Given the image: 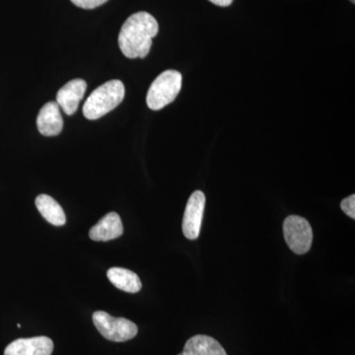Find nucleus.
Here are the masks:
<instances>
[{
  "label": "nucleus",
  "instance_id": "17",
  "mask_svg": "<svg viewBox=\"0 0 355 355\" xmlns=\"http://www.w3.org/2000/svg\"><path fill=\"white\" fill-rule=\"evenodd\" d=\"M350 2H352V3H355V0H349Z\"/></svg>",
  "mask_w": 355,
  "mask_h": 355
},
{
  "label": "nucleus",
  "instance_id": "14",
  "mask_svg": "<svg viewBox=\"0 0 355 355\" xmlns=\"http://www.w3.org/2000/svg\"><path fill=\"white\" fill-rule=\"evenodd\" d=\"M340 209L343 211L349 216L350 218H355V196H349V198H345L340 202Z\"/></svg>",
  "mask_w": 355,
  "mask_h": 355
},
{
  "label": "nucleus",
  "instance_id": "7",
  "mask_svg": "<svg viewBox=\"0 0 355 355\" xmlns=\"http://www.w3.org/2000/svg\"><path fill=\"white\" fill-rule=\"evenodd\" d=\"M53 343L48 336L18 338L7 345L4 355H51Z\"/></svg>",
  "mask_w": 355,
  "mask_h": 355
},
{
  "label": "nucleus",
  "instance_id": "18",
  "mask_svg": "<svg viewBox=\"0 0 355 355\" xmlns=\"http://www.w3.org/2000/svg\"><path fill=\"white\" fill-rule=\"evenodd\" d=\"M178 355H182V354H178Z\"/></svg>",
  "mask_w": 355,
  "mask_h": 355
},
{
  "label": "nucleus",
  "instance_id": "3",
  "mask_svg": "<svg viewBox=\"0 0 355 355\" xmlns=\"http://www.w3.org/2000/svg\"><path fill=\"white\" fill-rule=\"evenodd\" d=\"M183 77L177 70H166L153 81L146 96L147 106L158 111L171 104L182 88Z\"/></svg>",
  "mask_w": 355,
  "mask_h": 355
},
{
  "label": "nucleus",
  "instance_id": "1",
  "mask_svg": "<svg viewBox=\"0 0 355 355\" xmlns=\"http://www.w3.org/2000/svg\"><path fill=\"white\" fill-rule=\"evenodd\" d=\"M157 21L151 14H132L123 23L119 34L121 53L128 58H144L153 46V39L158 34Z\"/></svg>",
  "mask_w": 355,
  "mask_h": 355
},
{
  "label": "nucleus",
  "instance_id": "13",
  "mask_svg": "<svg viewBox=\"0 0 355 355\" xmlns=\"http://www.w3.org/2000/svg\"><path fill=\"white\" fill-rule=\"evenodd\" d=\"M36 207L40 214L49 223L55 226L64 225L67 216L57 200L48 195H40L36 198Z\"/></svg>",
  "mask_w": 355,
  "mask_h": 355
},
{
  "label": "nucleus",
  "instance_id": "9",
  "mask_svg": "<svg viewBox=\"0 0 355 355\" xmlns=\"http://www.w3.org/2000/svg\"><path fill=\"white\" fill-rule=\"evenodd\" d=\"M37 127L44 137H55L64 128L60 108L57 102H49L40 110L37 118Z\"/></svg>",
  "mask_w": 355,
  "mask_h": 355
},
{
  "label": "nucleus",
  "instance_id": "16",
  "mask_svg": "<svg viewBox=\"0 0 355 355\" xmlns=\"http://www.w3.org/2000/svg\"><path fill=\"white\" fill-rule=\"evenodd\" d=\"M209 1L217 6L227 7L232 4L233 0H209Z\"/></svg>",
  "mask_w": 355,
  "mask_h": 355
},
{
  "label": "nucleus",
  "instance_id": "5",
  "mask_svg": "<svg viewBox=\"0 0 355 355\" xmlns=\"http://www.w3.org/2000/svg\"><path fill=\"white\" fill-rule=\"evenodd\" d=\"M284 235L289 249L297 254L310 251L313 242V230L309 222L303 217L291 216L284 223Z\"/></svg>",
  "mask_w": 355,
  "mask_h": 355
},
{
  "label": "nucleus",
  "instance_id": "10",
  "mask_svg": "<svg viewBox=\"0 0 355 355\" xmlns=\"http://www.w3.org/2000/svg\"><path fill=\"white\" fill-rule=\"evenodd\" d=\"M123 233V222L116 212H110L100 219L89 231V237L93 241L107 242L121 237Z\"/></svg>",
  "mask_w": 355,
  "mask_h": 355
},
{
  "label": "nucleus",
  "instance_id": "8",
  "mask_svg": "<svg viewBox=\"0 0 355 355\" xmlns=\"http://www.w3.org/2000/svg\"><path fill=\"white\" fill-rule=\"evenodd\" d=\"M87 83L83 79H73L58 90L57 103L67 116H71L78 109L79 103L83 99Z\"/></svg>",
  "mask_w": 355,
  "mask_h": 355
},
{
  "label": "nucleus",
  "instance_id": "4",
  "mask_svg": "<svg viewBox=\"0 0 355 355\" xmlns=\"http://www.w3.org/2000/svg\"><path fill=\"white\" fill-rule=\"evenodd\" d=\"M93 323L99 333L111 342H127L139 333L133 322L125 318H114L104 311H97L93 314Z\"/></svg>",
  "mask_w": 355,
  "mask_h": 355
},
{
  "label": "nucleus",
  "instance_id": "2",
  "mask_svg": "<svg viewBox=\"0 0 355 355\" xmlns=\"http://www.w3.org/2000/svg\"><path fill=\"white\" fill-rule=\"evenodd\" d=\"M125 92V85L118 79L103 84L84 103V116L91 121L102 118L123 102Z\"/></svg>",
  "mask_w": 355,
  "mask_h": 355
},
{
  "label": "nucleus",
  "instance_id": "15",
  "mask_svg": "<svg viewBox=\"0 0 355 355\" xmlns=\"http://www.w3.org/2000/svg\"><path fill=\"white\" fill-rule=\"evenodd\" d=\"M74 6L83 9H94L103 6L108 0H70Z\"/></svg>",
  "mask_w": 355,
  "mask_h": 355
},
{
  "label": "nucleus",
  "instance_id": "12",
  "mask_svg": "<svg viewBox=\"0 0 355 355\" xmlns=\"http://www.w3.org/2000/svg\"><path fill=\"white\" fill-rule=\"evenodd\" d=\"M107 277L116 288L128 293H137L142 287L139 275L127 268H111L107 272Z\"/></svg>",
  "mask_w": 355,
  "mask_h": 355
},
{
  "label": "nucleus",
  "instance_id": "6",
  "mask_svg": "<svg viewBox=\"0 0 355 355\" xmlns=\"http://www.w3.org/2000/svg\"><path fill=\"white\" fill-rule=\"evenodd\" d=\"M205 207V196L202 191L191 193L184 209L183 218V233L189 240L198 239L200 236L203 211Z\"/></svg>",
  "mask_w": 355,
  "mask_h": 355
},
{
  "label": "nucleus",
  "instance_id": "11",
  "mask_svg": "<svg viewBox=\"0 0 355 355\" xmlns=\"http://www.w3.org/2000/svg\"><path fill=\"white\" fill-rule=\"evenodd\" d=\"M182 355H227L216 338L209 336L197 335L189 338Z\"/></svg>",
  "mask_w": 355,
  "mask_h": 355
}]
</instances>
